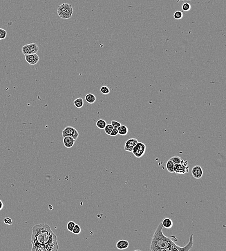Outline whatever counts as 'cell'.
I'll return each instance as SVG.
<instances>
[{
	"instance_id": "cell-1",
	"label": "cell",
	"mask_w": 226,
	"mask_h": 251,
	"mask_svg": "<svg viewBox=\"0 0 226 251\" xmlns=\"http://www.w3.org/2000/svg\"><path fill=\"white\" fill-rule=\"evenodd\" d=\"M32 251H57L59 245L57 236L46 224H40L32 228Z\"/></svg>"
},
{
	"instance_id": "cell-2",
	"label": "cell",
	"mask_w": 226,
	"mask_h": 251,
	"mask_svg": "<svg viewBox=\"0 0 226 251\" xmlns=\"http://www.w3.org/2000/svg\"><path fill=\"white\" fill-rule=\"evenodd\" d=\"M162 223H160L154 233L149 250L151 251H188L191 250L194 244L193 234L190 236L189 241L184 247H180L175 243L173 237L165 236L162 232Z\"/></svg>"
},
{
	"instance_id": "cell-3",
	"label": "cell",
	"mask_w": 226,
	"mask_h": 251,
	"mask_svg": "<svg viewBox=\"0 0 226 251\" xmlns=\"http://www.w3.org/2000/svg\"><path fill=\"white\" fill-rule=\"evenodd\" d=\"M73 9L70 4L64 3L58 6L57 13L58 16L63 19H68L71 18Z\"/></svg>"
},
{
	"instance_id": "cell-4",
	"label": "cell",
	"mask_w": 226,
	"mask_h": 251,
	"mask_svg": "<svg viewBox=\"0 0 226 251\" xmlns=\"http://www.w3.org/2000/svg\"><path fill=\"white\" fill-rule=\"evenodd\" d=\"M188 161L183 160L181 162L174 165L173 170L176 175H185L189 172Z\"/></svg>"
},
{
	"instance_id": "cell-5",
	"label": "cell",
	"mask_w": 226,
	"mask_h": 251,
	"mask_svg": "<svg viewBox=\"0 0 226 251\" xmlns=\"http://www.w3.org/2000/svg\"><path fill=\"white\" fill-rule=\"evenodd\" d=\"M146 146L144 143L138 142L133 149V154L137 158H140L145 154Z\"/></svg>"
},
{
	"instance_id": "cell-6",
	"label": "cell",
	"mask_w": 226,
	"mask_h": 251,
	"mask_svg": "<svg viewBox=\"0 0 226 251\" xmlns=\"http://www.w3.org/2000/svg\"><path fill=\"white\" fill-rule=\"evenodd\" d=\"M39 49L38 46L36 43H31L23 46L22 47V52L24 55L37 54Z\"/></svg>"
},
{
	"instance_id": "cell-7",
	"label": "cell",
	"mask_w": 226,
	"mask_h": 251,
	"mask_svg": "<svg viewBox=\"0 0 226 251\" xmlns=\"http://www.w3.org/2000/svg\"><path fill=\"white\" fill-rule=\"evenodd\" d=\"M63 137L70 136L76 140L79 137L78 131L73 127H66L62 131Z\"/></svg>"
},
{
	"instance_id": "cell-8",
	"label": "cell",
	"mask_w": 226,
	"mask_h": 251,
	"mask_svg": "<svg viewBox=\"0 0 226 251\" xmlns=\"http://www.w3.org/2000/svg\"><path fill=\"white\" fill-rule=\"evenodd\" d=\"M25 58L28 64L34 65L38 63L40 58L37 54H33L25 55Z\"/></svg>"
},
{
	"instance_id": "cell-9",
	"label": "cell",
	"mask_w": 226,
	"mask_h": 251,
	"mask_svg": "<svg viewBox=\"0 0 226 251\" xmlns=\"http://www.w3.org/2000/svg\"><path fill=\"white\" fill-rule=\"evenodd\" d=\"M138 142V140L135 138L128 139V140L125 142L124 150L127 152H132L134 146H135Z\"/></svg>"
},
{
	"instance_id": "cell-10",
	"label": "cell",
	"mask_w": 226,
	"mask_h": 251,
	"mask_svg": "<svg viewBox=\"0 0 226 251\" xmlns=\"http://www.w3.org/2000/svg\"><path fill=\"white\" fill-rule=\"evenodd\" d=\"M191 173L192 176H194L195 179H200L203 175V170L201 166L197 165L193 167L191 170Z\"/></svg>"
},
{
	"instance_id": "cell-11",
	"label": "cell",
	"mask_w": 226,
	"mask_h": 251,
	"mask_svg": "<svg viewBox=\"0 0 226 251\" xmlns=\"http://www.w3.org/2000/svg\"><path fill=\"white\" fill-rule=\"evenodd\" d=\"M75 140L70 136H65L63 138L64 146L68 148H70L74 145Z\"/></svg>"
},
{
	"instance_id": "cell-12",
	"label": "cell",
	"mask_w": 226,
	"mask_h": 251,
	"mask_svg": "<svg viewBox=\"0 0 226 251\" xmlns=\"http://www.w3.org/2000/svg\"><path fill=\"white\" fill-rule=\"evenodd\" d=\"M129 242L125 240H120L116 243L117 248L119 250H124L129 247Z\"/></svg>"
},
{
	"instance_id": "cell-13",
	"label": "cell",
	"mask_w": 226,
	"mask_h": 251,
	"mask_svg": "<svg viewBox=\"0 0 226 251\" xmlns=\"http://www.w3.org/2000/svg\"><path fill=\"white\" fill-rule=\"evenodd\" d=\"M162 224L163 227L167 228V229H170L173 226V223L172 220L169 218L164 219L162 220Z\"/></svg>"
},
{
	"instance_id": "cell-14",
	"label": "cell",
	"mask_w": 226,
	"mask_h": 251,
	"mask_svg": "<svg viewBox=\"0 0 226 251\" xmlns=\"http://www.w3.org/2000/svg\"><path fill=\"white\" fill-rule=\"evenodd\" d=\"M118 130V134L122 136L127 135L128 132V129L127 127L125 125H121L117 129Z\"/></svg>"
},
{
	"instance_id": "cell-15",
	"label": "cell",
	"mask_w": 226,
	"mask_h": 251,
	"mask_svg": "<svg viewBox=\"0 0 226 251\" xmlns=\"http://www.w3.org/2000/svg\"><path fill=\"white\" fill-rule=\"evenodd\" d=\"M85 99L88 104H93L95 102L97 98L94 94L89 93L85 96Z\"/></svg>"
},
{
	"instance_id": "cell-16",
	"label": "cell",
	"mask_w": 226,
	"mask_h": 251,
	"mask_svg": "<svg viewBox=\"0 0 226 251\" xmlns=\"http://www.w3.org/2000/svg\"><path fill=\"white\" fill-rule=\"evenodd\" d=\"M73 104H74V106L76 108L80 109L84 106V100L82 98H78L74 100V102H73Z\"/></svg>"
},
{
	"instance_id": "cell-17",
	"label": "cell",
	"mask_w": 226,
	"mask_h": 251,
	"mask_svg": "<svg viewBox=\"0 0 226 251\" xmlns=\"http://www.w3.org/2000/svg\"><path fill=\"white\" fill-rule=\"evenodd\" d=\"M106 125H107V123L106 122V121L103 119H99L96 122V126L100 129H104Z\"/></svg>"
},
{
	"instance_id": "cell-18",
	"label": "cell",
	"mask_w": 226,
	"mask_h": 251,
	"mask_svg": "<svg viewBox=\"0 0 226 251\" xmlns=\"http://www.w3.org/2000/svg\"><path fill=\"white\" fill-rule=\"evenodd\" d=\"M173 167H174V164L171 160H169L167 162V168L168 172H169L170 173H173L174 172Z\"/></svg>"
},
{
	"instance_id": "cell-19",
	"label": "cell",
	"mask_w": 226,
	"mask_h": 251,
	"mask_svg": "<svg viewBox=\"0 0 226 251\" xmlns=\"http://www.w3.org/2000/svg\"><path fill=\"white\" fill-rule=\"evenodd\" d=\"M169 160H171L173 162L174 165L178 164V163H180L182 161H183L184 160L183 159H182V158H181L180 157H179L178 156H173L172 157V158H171Z\"/></svg>"
},
{
	"instance_id": "cell-20",
	"label": "cell",
	"mask_w": 226,
	"mask_h": 251,
	"mask_svg": "<svg viewBox=\"0 0 226 251\" xmlns=\"http://www.w3.org/2000/svg\"><path fill=\"white\" fill-rule=\"evenodd\" d=\"M113 127L111 125V124H107L104 128V131H105V133L107 134V135H110L111 131H113Z\"/></svg>"
},
{
	"instance_id": "cell-21",
	"label": "cell",
	"mask_w": 226,
	"mask_h": 251,
	"mask_svg": "<svg viewBox=\"0 0 226 251\" xmlns=\"http://www.w3.org/2000/svg\"><path fill=\"white\" fill-rule=\"evenodd\" d=\"M183 17V14L182 11H176L173 14V17L177 20L181 19H182Z\"/></svg>"
},
{
	"instance_id": "cell-22",
	"label": "cell",
	"mask_w": 226,
	"mask_h": 251,
	"mask_svg": "<svg viewBox=\"0 0 226 251\" xmlns=\"http://www.w3.org/2000/svg\"><path fill=\"white\" fill-rule=\"evenodd\" d=\"M191 6L189 3H184L182 5V11L188 12L191 10Z\"/></svg>"
},
{
	"instance_id": "cell-23",
	"label": "cell",
	"mask_w": 226,
	"mask_h": 251,
	"mask_svg": "<svg viewBox=\"0 0 226 251\" xmlns=\"http://www.w3.org/2000/svg\"><path fill=\"white\" fill-rule=\"evenodd\" d=\"M100 90V92L104 95H107L110 93V89L108 87L105 86H103L102 87H101Z\"/></svg>"
},
{
	"instance_id": "cell-24",
	"label": "cell",
	"mask_w": 226,
	"mask_h": 251,
	"mask_svg": "<svg viewBox=\"0 0 226 251\" xmlns=\"http://www.w3.org/2000/svg\"><path fill=\"white\" fill-rule=\"evenodd\" d=\"M72 232L75 235H78L81 232V228L78 225L76 224L74 226V228L73 229Z\"/></svg>"
},
{
	"instance_id": "cell-25",
	"label": "cell",
	"mask_w": 226,
	"mask_h": 251,
	"mask_svg": "<svg viewBox=\"0 0 226 251\" xmlns=\"http://www.w3.org/2000/svg\"><path fill=\"white\" fill-rule=\"evenodd\" d=\"M7 36V31L3 29L0 28V41L6 38Z\"/></svg>"
},
{
	"instance_id": "cell-26",
	"label": "cell",
	"mask_w": 226,
	"mask_h": 251,
	"mask_svg": "<svg viewBox=\"0 0 226 251\" xmlns=\"http://www.w3.org/2000/svg\"><path fill=\"white\" fill-rule=\"evenodd\" d=\"M76 225V223L73 221H70L67 224V228L68 231L72 232L73 229L74 228V226Z\"/></svg>"
},
{
	"instance_id": "cell-27",
	"label": "cell",
	"mask_w": 226,
	"mask_h": 251,
	"mask_svg": "<svg viewBox=\"0 0 226 251\" xmlns=\"http://www.w3.org/2000/svg\"><path fill=\"white\" fill-rule=\"evenodd\" d=\"M111 124L113 126V128L115 129H118L120 126H121V123L115 120H112L111 121Z\"/></svg>"
},
{
	"instance_id": "cell-28",
	"label": "cell",
	"mask_w": 226,
	"mask_h": 251,
	"mask_svg": "<svg viewBox=\"0 0 226 251\" xmlns=\"http://www.w3.org/2000/svg\"><path fill=\"white\" fill-rule=\"evenodd\" d=\"M3 222H4L5 224L7 225H9V226L12 225V224H13L12 220L11 219L8 217H6V218H4V219H3Z\"/></svg>"
},
{
	"instance_id": "cell-29",
	"label": "cell",
	"mask_w": 226,
	"mask_h": 251,
	"mask_svg": "<svg viewBox=\"0 0 226 251\" xmlns=\"http://www.w3.org/2000/svg\"><path fill=\"white\" fill-rule=\"evenodd\" d=\"M118 134V130L117 129H115L113 128V131H111V133H110V136H116Z\"/></svg>"
},
{
	"instance_id": "cell-30",
	"label": "cell",
	"mask_w": 226,
	"mask_h": 251,
	"mask_svg": "<svg viewBox=\"0 0 226 251\" xmlns=\"http://www.w3.org/2000/svg\"><path fill=\"white\" fill-rule=\"evenodd\" d=\"M3 203L2 201L0 200V211L3 209Z\"/></svg>"
},
{
	"instance_id": "cell-31",
	"label": "cell",
	"mask_w": 226,
	"mask_h": 251,
	"mask_svg": "<svg viewBox=\"0 0 226 251\" xmlns=\"http://www.w3.org/2000/svg\"><path fill=\"white\" fill-rule=\"evenodd\" d=\"M191 1V0H177V1L178 2V1Z\"/></svg>"
}]
</instances>
